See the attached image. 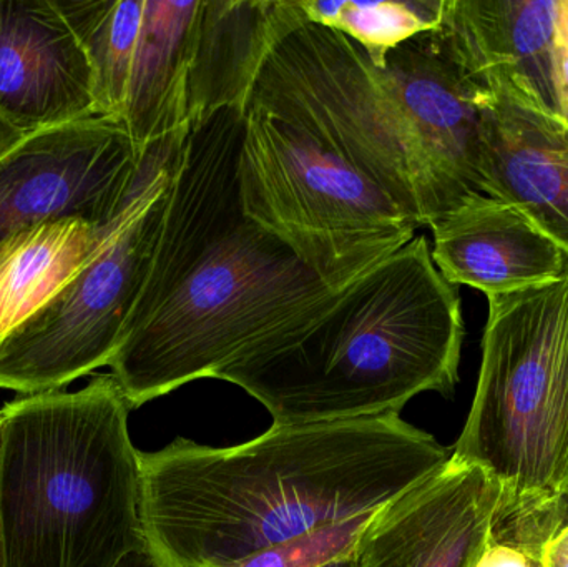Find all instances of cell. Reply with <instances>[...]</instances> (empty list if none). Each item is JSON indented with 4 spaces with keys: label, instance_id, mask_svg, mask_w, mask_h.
Masks as SVG:
<instances>
[{
    "label": "cell",
    "instance_id": "cell-4",
    "mask_svg": "<svg viewBox=\"0 0 568 567\" xmlns=\"http://www.w3.org/2000/svg\"><path fill=\"white\" fill-rule=\"evenodd\" d=\"M463 342L459 290L419 235L216 379L258 399L273 426L400 415L423 393L453 395Z\"/></svg>",
    "mask_w": 568,
    "mask_h": 567
},
{
    "label": "cell",
    "instance_id": "cell-6",
    "mask_svg": "<svg viewBox=\"0 0 568 567\" xmlns=\"http://www.w3.org/2000/svg\"><path fill=\"white\" fill-rule=\"evenodd\" d=\"M487 300L476 393L450 455L500 488L490 539L542 556L568 526V272Z\"/></svg>",
    "mask_w": 568,
    "mask_h": 567
},
{
    "label": "cell",
    "instance_id": "cell-24",
    "mask_svg": "<svg viewBox=\"0 0 568 567\" xmlns=\"http://www.w3.org/2000/svg\"><path fill=\"white\" fill-rule=\"evenodd\" d=\"M116 567H170L166 563H163L149 546L136 549V551L130 553L126 558L122 559Z\"/></svg>",
    "mask_w": 568,
    "mask_h": 567
},
{
    "label": "cell",
    "instance_id": "cell-17",
    "mask_svg": "<svg viewBox=\"0 0 568 567\" xmlns=\"http://www.w3.org/2000/svg\"><path fill=\"white\" fill-rule=\"evenodd\" d=\"M119 216L109 225L77 216L47 220L17 230L0 245V342L102 250Z\"/></svg>",
    "mask_w": 568,
    "mask_h": 567
},
{
    "label": "cell",
    "instance_id": "cell-19",
    "mask_svg": "<svg viewBox=\"0 0 568 567\" xmlns=\"http://www.w3.org/2000/svg\"><path fill=\"white\" fill-rule=\"evenodd\" d=\"M374 515L376 512L356 516L339 525L263 549L239 567H323L337 559L349 558L361 533Z\"/></svg>",
    "mask_w": 568,
    "mask_h": 567
},
{
    "label": "cell",
    "instance_id": "cell-18",
    "mask_svg": "<svg viewBox=\"0 0 568 567\" xmlns=\"http://www.w3.org/2000/svg\"><path fill=\"white\" fill-rule=\"evenodd\" d=\"M300 6L306 20L349 37L383 69L390 50L436 29L443 0H300Z\"/></svg>",
    "mask_w": 568,
    "mask_h": 567
},
{
    "label": "cell",
    "instance_id": "cell-3",
    "mask_svg": "<svg viewBox=\"0 0 568 567\" xmlns=\"http://www.w3.org/2000/svg\"><path fill=\"white\" fill-rule=\"evenodd\" d=\"M480 105L429 32L390 50L381 69L349 37L304 19L266 57L248 109L306 130L430 226L486 195Z\"/></svg>",
    "mask_w": 568,
    "mask_h": 567
},
{
    "label": "cell",
    "instance_id": "cell-22",
    "mask_svg": "<svg viewBox=\"0 0 568 567\" xmlns=\"http://www.w3.org/2000/svg\"><path fill=\"white\" fill-rule=\"evenodd\" d=\"M542 559L546 567H568V526L546 546Z\"/></svg>",
    "mask_w": 568,
    "mask_h": 567
},
{
    "label": "cell",
    "instance_id": "cell-16",
    "mask_svg": "<svg viewBox=\"0 0 568 567\" xmlns=\"http://www.w3.org/2000/svg\"><path fill=\"white\" fill-rule=\"evenodd\" d=\"M306 19L300 0H202L186 80L189 126L222 109H248L275 43Z\"/></svg>",
    "mask_w": 568,
    "mask_h": 567
},
{
    "label": "cell",
    "instance_id": "cell-1",
    "mask_svg": "<svg viewBox=\"0 0 568 567\" xmlns=\"http://www.w3.org/2000/svg\"><path fill=\"white\" fill-rule=\"evenodd\" d=\"M245 120V110L222 109L183 140L149 273L109 365L132 409L216 379L337 296L243 212Z\"/></svg>",
    "mask_w": 568,
    "mask_h": 567
},
{
    "label": "cell",
    "instance_id": "cell-5",
    "mask_svg": "<svg viewBox=\"0 0 568 567\" xmlns=\"http://www.w3.org/2000/svg\"><path fill=\"white\" fill-rule=\"evenodd\" d=\"M130 412L112 373L0 409L6 567H116L146 545Z\"/></svg>",
    "mask_w": 568,
    "mask_h": 567
},
{
    "label": "cell",
    "instance_id": "cell-26",
    "mask_svg": "<svg viewBox=\"0 0 568 567\" xmlns=\"http://www.w3.org/2000/svg\"><path fill=\"white\" fill-rule=\"evenodd\" d=\"M0 567H6V556H3L2 533H0Z\"/></svg>",
    "mask_w": 568,
    "mask_h": 567
},
{
    "label": "cell",
    "instance_id": "cell-13",
    "mask_svg": "<svg viewBox=\"0 0 568 567\" xmlns=\"http://www.w3.org/2000/svg\"><path fill=\"white\" fill-rule=\"evenodd\" d=\"M557 7L559 0H443L429 36L480 95L510 93L556 113Z\"/></svg>",
    "mask_w": 568,
    "mask_h": 567
},
{
    "label": "cell",
    "instance_id": "cell-12",
    "mask_svg": "<svg viewBox=\"0 0 568 567\" xmlns=\"http://www.w3.org/2000/svg\"><path fill=\"white\" fill-rule=\"evenodd\" d=\"M0 113L26 135L95 119V73L55 0H0Z\"/></svg>",
    "mask_w": 568,
    "mask_h": 567
},
{
    "label": "cell",
    "instance_id": "cell-25",
    "mask_svg": "<svg viewBox=\"0 0 568 567\" xmlns=\"http://www.w3.org/2000/svg\"><path fill=\"white\" fill-rule=\"evenodd\" d=\"M353 556L346 559H337V561L329 563V565L323 567H353Z\"/></svg>",
    "mask_w": 568,
    "mask_h": 567
},
{
    "label": "cell",
    "instance_id": "cell-11",
    "mask_svg": "<svg viewBox=\"0 0 568 567\" xmlns=\"http://www.w3.org/2000/svg\"><path fill=\"white\" fill-rule=\"evenodd\" d=\"M499 502L490 476L450 455L376 512L357 539L353 567H474L489 545Z\"/></svg>",
    "mask_w": 568,
    "mask_h": 567
},
{
    "label": "cell",
    "instance_id": "cell-15",
    "mask_svg": "<svg viewBox=\"0 0 568 567\" xmlns=\"http://www.w3.org/2000/svg\"><path fill=\"white\" fill-rule=\"evenodd\" d=\"M434 263L453 285L487 298L557 282L568 272L566 250L517 206L470 196L433 225Z\"/></svg>",
    "mask_w": 568,
    "mask_h": 567
},
{
    "label": "cell",
    "instance_id": "cell-7",
    "mask_svg": "<svg viewBox=\"0 0 568 567\" xmlns=\"http://www.w3.org/2000/svg\"><path fill=\"white\" fill-rule=\"evenodd\" d=\"M240 199L333 293L399 252L419 223L373 179L306 130L246 110Z\"/></svg>",
    "mask_w": 568,
    "mask_h": 567
},
{
    "label": "cell",
    "instance_id": "cell-23",
    "mask_svg": "<svg viewBox=\"0 0 568 567\" xmlns=\"http://www.w3.org/2000/svg\"><path fill=\"white\" fill-rule=\"evenodd\" d=\"M22 130L13 126L6 117L0 113V160L6 159L9 153H12L23 140L27 139Z\"/></svg>",
    "mask_w": 568,
    "mask_h": 567
},
{
    "label": "cell",
    "instance_id": "cell-14",
    "mask_svg": "<svg viewBox=\"0 0 568 567\" xmlns=\"http://www.w3.org/2000/svg\"><path fill=\"white\" fill-rule=\"evenodd\" d=\"M484 193L526 213L568 255V125L510 93L483 97Z\"/></svg>",
    "mask_w": 568,
    "mask_h": 567
},
{
    "label": "cell",
    "instance_id": "cell-9",
    "mask_svg": "<svg viewBox=\"0 0 568 567\" xmlns=\"http://www.w3.org/2000/svg\"><path fill=\"white\" fill-rule=\"evenodd\" d=\"M95 73L97 115L136 149L189 126L186 80L202 0H55Z\"/></svg>",
    "mask_w": 568,
    "mask_h": 567
},
{
    "label": "cell",
    "instance_id": "cell-2",
    "mask_svg": "<svg viewBox=\"0 0 568 567\" xmlns=\"http://www.w3.org/2000/svg\"><path fill=\"white\" fill-rule=\"evenodd\" d=\"M449 456L400 415L272 426L226 448L176 438L140 452L143 536L170 567H239L379 512Z\"/></svg>",
    "mask_w": 568,
    "mask_h": 567
},
{
    "label": "cell",
    "instance_id": "cell-21",
    "mask_svg": "<svg viewBox=\"0 0 568 567\" xmlns=\"http://www.w3.org/2000/svg\"><path fill=\"white\" fill-rule=\"evenodd\" d=\"M539 558L542 556H529L520 549L490 539L474 567H536Z\"/></svg>",
    "mask_w": 568,
    "mask_h": 567
},
{
    "label": "cell",
    "instance_id": "cell-20",
    "mask_svg": "<svg viewBox=\"0 0 568 567\" xmlns=\"http://www.w3.org/2000/svg\"><path fill=\"white\" fill-rule=\"evenodd\" d=\"M552 92L557 117L568 125V0H559L552 39Z\"/></svg>",
    "mask_w": 568,
    "mask_h": 567
},
{
    "label": "cell",
    "instance_id": "cell-27",
    "mask_svg": "<svg viewBox=\"0 0 568 567\" xmlns=\"http://www.w3.org/2000/svg\"><path fill=\"white\" fill-rule=\"evenodd\" d=\"M536 567H546V565H544V559L542 558L537 559Z\"/></svg>",
    "mask_w": 568,
    "mask_h": 567
},
{
    "label": "cell",
    "instance_id": "cell-8",
    "mask_svg": "<svg viewBox=\"0 0 568 567\" xmlns=\"http://www.w3.org/2000/svg\"><path fill=\"white\" fill-rule=\"evenodd\" d=\"M183 140L179 132L150 145L145 175L102 250L0 342V388L57 392L110 365L149 273Z\"/></svg>",
    "mask_w": 568,
    "mask_h": 567
},
{
    "label": "cell",
    "instance_id": "cell-10",
    "mask_svg": "<svg viewBox=\"0 0 568 567\" xmlns=\"http://www.w3.org/2000/svg\"><path fill=\"white\" fill-rule=\"evenodd\" d=\"M146 160L149 150L106 117L32 133L0 160V245L63 216L109 225L139 189Z\"/></svg>",
    "mask_w": 568,
    "mask_h": 567
}]
</instances>
